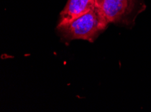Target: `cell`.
<instances>
[{
	"label": "cell",
	"instance_id": "2",
	"mask_svg": "<svg viewBox=\"0 0 151 112\" xmlns=\"http://www.w3.org/2000/svg\"><path fill=\"white\" fill-rule=\"evenodd\" d=\"M100 8L109 23L129 26L146 6L140 0H103Z\"/></svg>",
	"mask_w": 151,
	"mask_h": 112
},
{
	"label": "cell",
	"instance_id": "4",
	"mask_svg": "<svg viewBox=\"0 0 151 112\" xmlns=\"http://www.w3.org/2000/svg\"><path fill=\"white\" fill-rule=\"evenodd\" d=\"M102 1H103V0H95L96 4V6L98 7H99V8H100V6H101V4H102Z\"/></svg>",
	"mask_w": 151,
	"mask_h": 112
},
{
	"label": "cell",
	"instance_id": "1",
	"mask_svg": "<svg viewBox=\"0 0 151 112\" xmlns=\"http://www.w3.org/2000/svg\"><path fill=\"white\" fill-rule=\"evenodd\" d=\"M109 24L101 8L96 6L74 21L58 26L57 29L61 36L68 40L80 39L93 42L106 29Z\"/></svg>",
	"mask_w": 151,
	"mask_h": 112
},
{
	"label": "cell",
	"instance_id": "3",
	"mask_svg": "<svg viewBox=\"0 0 151 112\" xmlns=\"http://www.w3.org/2000/svg\"><path fill=\"white\" fill-rule=\"evenodd\" d=\"M95 0H68L61 11L58 26L68 24L96 7Z\"/></svg>",
	"mask_w": 151,
	"mask_h": 112
}]
</instances>
